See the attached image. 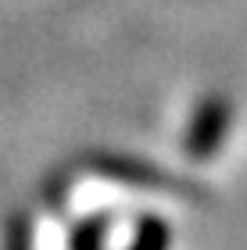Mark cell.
I'll return each instance as SVG.
<instances>
[{
    "label": "cell",
    "mask_w": 247,
    "mask_h": 250,
    "mask_svg": "<svg viewBox=\"0 0 247 250\" xmlns=\"http://www.w3.org/2000/svg\"><path fill=\"white\" fill-rule=\"evenodd\" d=\"M83 168H90L93 175H104L111 183H122V186H133V189H147V193H172V197H183V200H208V193L179 179L165 168L151 165V161H140V157H129V154H104V150H93L83 157Z\"/></svg>",
    "instance_id": "cell-1"
},
{
    "label": "cell",
    "mask_w": 247,
    "mask_h": 250,
    "mask_svg": "<svg viewBox=\"0 0 247 250\" xmlns=\"http://www.w3.org/2000/svg\"><path fill=\"white\" fill-rule=\"evenodd\" d=\"M229 125H233V104L222 93H208L190 115V125L183 132V154L190 161H211L226 143Z\"/></svg>",
    "instance_id": "cell-2"
},
{
    "label": "cell",
    "mask_w": 247,
    "mask_h": 250,
    "mask_svg": "<svg viewBox=\"0 0 247 250\" xmlns=\"http://www.w3.org/2000/svg\"><path fill=\"white\" fill-rule=\"evenodd\" d=\"M111 229V222L104 214H93V218L79 222L72 229V240H68V250H104V236Z\"/></svg>",
    "instance_id": "cell-3"
},
{
    "label": "cell",
    "mask_w": 247,
    "mask_h": 250,
    "mask_svg": "<svg viewBox=\"0 0 247 250\" xmlns=\"http://www.w3.org/2000/svg\"><path fill=\"white\" fill-rule=\"evenodd\" d=\"M172 247V229L161 218H143L136 225V236H133L129 250H168Z\"/></svg>",
    "instance_id": "cell-4"
},
{
    "label": "cell",
    "mask_w": 247,
    "mask_h": 250,
    "mask_svg": "<svg viewBox=\"0 0 247 250\" xmlns=\"http://www.w3.org/2000/svg\"><path fill=\"white\" fill-rule=\"evenodd\" d=\"M7 250H32V236H29V222L15 218L7 229Z\"/></svg>",
    "instance_id": "cell-5"
}]
</instances>
